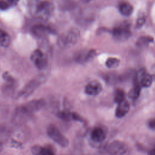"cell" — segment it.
<instances>
[{"label":"cell","instance_id":"obj_1","mask_svg":"<svg viewBox=\"0 0 155 155\" xmlns=\"http://www.w3.org/2000/svg\"><path fill=\"white\" fill-rule=\"evenodd\" d=\"M44 104L41 99L33 100L27 104L17 108L13 116V122L17 125L25 123L32 116L34 113L39 111Z\"/></svg>","mask_w":155,"mask_h":155},{"label":"cell","instance_id":"obj_2","mask_svg":"<svg viewBox=\"0 0 155 155\" xmlns=\"http://www.w3.org/2000/svg\"><path fill=\"white\" fill-rule=\"evenodd\" d=\"M53 10V4L48 1H41L36 2L31 8L32 15L39 19H47Z\"/></svg>","mask_w":155,"mask_h":155},{"label":"cell","instance_id":"obj_3","mask_svg":"<svg viewBox=\"0 0 155 155\" xmlns=\"http://www.w3.org/2000/svg\"><path fill=\"white\" fill-rule=\"evenodd\" d=\"M79 32L76 29L71 30L62 35L58 39V45L61 48H68L74 45L78 41Z\"/></svg>","mask_w":155,"mask_h":155},{"label":"cell","instance_id":"obj_4","mask_svg":"<svg viewBox=\"0 0 155 155\" xmlns=\"http://www.w3.org/2000/svg\"><path fill=\"white\" fill-rule=\"evenodd\" d=\"M47 132L48 136L60 146L66 147L68 145V140L62 134L56 125L53 124L49 125L47 127Z\"/></svg>","mask_w":155,"mask_h":155},{"label":"cell","instance_id":"obj_5","mask_svg":"<svg viewBox=\"0 0 155 155\" xmlns=\"http://www.w3.org/2000/svg\"><path fill=\"white\" fill-rule=\"evenodd\" d=\"M113 38L119 42L128 39L131 36V31L127 24H122L115 27L112 31Z\"/></svg>","mask_w":155,"mask_h":155},{"label":"cell","instance_id":"obj_6","mask_svg":"<svg viewBox=\"0 0 155 155\" xmlns=\"http://www.w3.org/2000/svg\"><path fill=\"white\" fill-rule=\"evenodd\" d=\"M43 80V76H38L30 81L21 91L19 93V96L26 97L28 96H30L42 83Z\"/></svg>","mask_w":155,"mask_h":155},{"label":"cell","instance_id":"obj_7","mask_svg":"<svg viewBox=\"0 0 155 155\" xmlns=\"http://www.w3.org/2000/svg\"><path fill=\"white\" fill-rule=\"evenodd\" d=\"M106 151L111 154H124L128 151L127 145L119 140H115L110 143L107 147Z\"/></svg>","mask_w":155,"mask_h":155},{"label":"cell","instance_id":"obj_8","mask_svg":"<svg viewBox=\"0 0 155 155\" xmlns=\"http://www.w3.org/2000/svg\"><path fill=\"white\" fill-rule=\"evenodd\" d=\"M96 54L94 50L83 49L76 51L74 55V61L79 64L85 63L93 59Z\"/></svg>","mask_w":155,"mask_h":155},{"label":"cell","instance_id":"obj_9","mask_svg":"<svg viewBox=\"0 0 155 155\" xmlns=\"http://www.w3.org/2000/svg\"><path fill=\"white\" fill-rule=\"evenodd\" d=\"M31 59L38 69L44 68L47 64V59L40 50H35L31 55Z\"/></svg>","mask_w":155,"mask_h":155},{"label":"cell","instance_id":"obj_10","mask_svg":"<svg viewBox=\"0 0 155 155\" xmlns=\"http://www.w3.org/2000/svg\"><path fill=\"white\" fill-rule=\"evenodd\" d=\"M102 90V85L100 82L96 81L89 82L85 88L86 94L90 96H96L101 93Z\"/></svg>","mask_w":155,"mask_h":155},{"label":"cell","instance_id":"obj_11","mask_svg":"<svg viewBox=\"0 0 155 155\" xmlns=\"http://www.w3.org/2000/svg\"><path fill=\"white\" fill-rule=\"evenodd\" d=\"M130 110V104L129 103L124 99L122 102L118 103V105L116 110V116L117 117L120 118L124 117L128 113Z\"/></svg>","mask_w":155,"mask_h":155},{"label":"cell","instance_id":"obj_12","mask_svg":"<svg viewBox=\"0 0 155 155\" xmlns=\"http://www.w3.org/2000/svg\"><path fill=\"white\" fill-rule=\"evenodd\" d=\"M105 137V132L101 127H95L91 132V138L95 142H101Z\"/></svg>","mask_w":155,"mask_h":155},{"label":"cell","instance_id":"obj_13","mask_svg":"<svg viewBox=\"0 0 155 155\" xmlns=\"http://www.w3.org/2000/svg\"><path fill=\"white\" fill-rule=\"evenodd\" d=\"M32 32L34 35L41 38L48 34L50 32V30L44 25H38L32 28Z\"/></svg>","mask_w":155,"mask_h":155},{"label":"cell","instance_id":"obj_14","mask_svg":"<svg viewBox=\"0 0 155 155\" xmlns=\"http://www.w3.org/2000/svg\"><path fill=\"white\" fill-rule=\"evenodd\" d=\"M31 151L35 154H42V155H53L54 152L53 150L48 147H41L40 146H35L33 147Z\"/></svg>","mask_w":155,"mask_h":155},{"label":"cell","instance_id":"obj_15","mask_svg":"<svg viewBox=\"0 0 155 155\" xmlns=\"http://www.w3.org/2000/svg\"><path fill=\"white\" fill-rule=\"evenodd\" d=\"M119 10L122 15L128 16L133 13V7L129 2H122L119 4Z\"/></svg>","mask_w":155,"mask_h":155},{"label":"cell","instance_id":"obj_16","mask_svg":"<svg viewBox=\"0 0 155 155\" xmlns=\"http://www.w3.org/2000/svg\"><path fill=\"white\" fill-rule=\"evenodd\" d=\"M10 44V37L5 31L0 28V45L7 47Z\"/></svg>","mask_w":155,"mask_h":155},{"label":"cell","instance_id":"obj_17","mask_svg":"<svg viewBox=\"0 0 155 155\" xmlns=\"http://www.w3.org/2000/svg\"><path fill=\"white\" fill-rule=\"evenodd\" d=\"M153 82V77L149 74L145 73L139 82V85L143 87H150Z\"/></svg>","mask_w":155,"mask_h":155},{"label":"cell","instance_id":"obj_18","mask_svg":"<svg viewBox=\"0 0 155 155\" xmlns=\"http://www.w3.org/2000/svg\"><path fill=\"white\" fill-rule=\"evenodd\" d=\"M153 41V38L149 36H142L137 39L136 45L139 47H145L148 46L149 43Z\"/></svg>","mask_w":155,"mask_h":155},{"label":"cell","instance_id":"obj_19","mask_svg":"<svg viewBox=\"0 0 155 155\" xmlns=\"http://www.w3.org/2000/svg\"><path fill=\"white\" fill-rule=\"evenodd\" d=\"M140 90H141V86L138 84H136L134 87L128 93L129 97L133 99H137L140 94Z\"/></svg>","mask_w":155,"mask_h":155},{"label":"cell","instance_id":"obj_20","mask_svg":"<svg viewBox=\"0 0 155 155\" xmlns=\"http://www.w3.org/2000/svg\"><path fill=\"white\" fill-rule=\"evenodd\" d=\"M125 99V93L121 89H117L114 92V101L119 103Z\"/></svg>","mask_w":155,"mask_h":155},{"label":"cell","instance_id":"obj_21","mask_svg":"<svg viewBox=\"0 0 155 155\" xmlns=\"http://www.w3.org/2000/svg\"><path fill=\"white\" fill-rule=\"evenodd\" d=\"M119 60L116 58H109L105 62L106 66L109 68L117 67L119 65Z\"/></svg>","mask_w":155,"mask_h":155},{"label":"cell","instance_id":"obj_22","mask_svg":"<svg viewBox=\"0 0 155 155\" xmlns=\"http://www.w3.org/2000/svg\"><path fill=\"white\" fill-rule=\"evenodd\" d=\"M11 5L6 0H0V9L5 10L8 8Z\"/></svg>","mask_w":155,"mask_h":155},{"label":"cell","instance_id":"obj_23","mask_svg":"<svg viewBox=\"0 0 155 155\" xmlns=\"http://www.w3.org/2000/svg\"><path fill=\"white\" fill-rule=\"evenodd\" d=\"M145 22V18L144 17L139 18L136 22V27L140 28L143 25Z\"/></svg>","mask_w":155,"mask_h":155},{"label":"cell","instance_id":"obj_24","mask_svg":"<svg viewBox=\"0 0 155 155\" xmlns=\"http://www.w3.org/2000/svg\"><path fill=\"white\" fill-rule=\"evenodd\" d=\"M148 127L153 130L155 129V117L153 119H151L148 122Z\"/></svg>","mask_w":155,"mask_h":155},{"label":"cell","instance_id":"obj_25","mask_svg":"<svg viewBox=\"0 0 155 155\" xmlns=\"http://www.w3.org/2000/svg\"><path fill=\"white\" fill-rule=\"evenodd\" d=\"M7 1L10 5H15L18 2L19 0H7Z\"/></svg>","mask_w":155,"mask_h":155},{"label":"cell","instance_id":"obj_26","mask_svg":"<svg viewBox=\"0 0 155 155\" xmlns=\"http://www.w3.org/2000/svg\"><path fill=\"white\" fill-rule=\"evenodd\" d=\"M149 154H152V155H155V148L151 150L149 152Z\"/></svg>","mask_w":155,"mask_h":155},{"label":"cell","instance_id":"obj_27","mask_svg":"<svg viewBox=\"0 0 155 155\" xmlns=\"http://www.w3.org/2000/svg\"><path fill=\"white\" fill-rule=\"evenodd\" d=\"M2 148H3V145H2V143H1V142L0 141V151L2 150Z\"/></svg>","mask_w":155,"mask_h":155},{"label":"cell","instance_id":"obj_28","mask_svg":"<svg viewBox=\"0 0 155 155\" xmlns=\"http://www.w3.org/2000/svg\"><path fill=\"white\" fill-rule=\"evenodd\" d=\"M84 1H85V2H88V1H91V0H83Z\"/></svg>","mask_w":155,"mask_h":155}]
</instances>
